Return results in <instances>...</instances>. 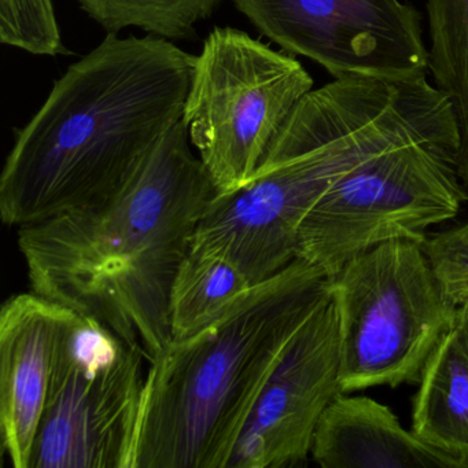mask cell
Here are the masks:
<instances>
[{
	"label": "cell",
	"mask_w": 468,
	"mask_h": 468,
	"mask_svg": "<svg viewBox=\"0 0 468 468\" xmlns=\"http://www.w3.org/2000/svg\"><path fill=\"white\" fill-rule=\"evenodd\" d=\"M81 10L105 29L117 35L139 28L168 40L196 37V27L212 17L221 0H78Z\"/></svg>",
	"instance_id": "obj_16"
},
{
	"label": "cell",
	"mask_w": 468,
	"mask_h": 468,
	"mask_svg": "<svg viewBox=\"0 0 468 468\" xmlns=\"http://www.w3.org/2000/svg\"><path fill=\"white\" fill-rule=\"evenodd\" d=\"M338 317L344 393L416 383L457 309L421 243L394 240L330 278Z\"/></svg>",
	"instance_id": "obj_5"
},
{
	"label": "cell",
	"mask_w": 468,
	"mask_h": 468,
	"mask_svg": "<svg viewBox=\"0 0 468 468\" xmlns=\"http://www.w3.org/2000/svg\"><path fill=\"white\" fill-rule=\"evenodd\" d=\"M421 245L446 297L456 308L468 305V223L427 237Z\"/></svg>",
	"instance_id": "obj_18"
},
{
	"label": "cell",
	"mask_w": 468,
	"mask_h": 468,
	"mask_svg": "<svg viewBox=\"0 0 468 468\" xmlns=\"http://www.w3.org/2000/svg\"><path fill=\"white\" fill-rule=\"evenodd\" d=\"M197 57L171 40L106 35L16 133L0 215L29 226L106 201L183 119Z\"/></svg>",
	"instance_id": "obj_2"
},
{
	"label": "cell",
	"mask_w": 468,
	"mask_h": 468,
	"mask_svg": "<svg viewBox=\"0 0 468 468\" xmlns=\"http://www.w3.org/2000/svg\"><path fill=\"white\" fill-rule=\"evenodd\" d=\"M0 43L32 56L68 54L53 0H0Z\"/></svg>",
	"instance_id": "obj_17"
},
{
	"label": "cell",
	"mask_w": 468,
	"mask_h": 468,
	"mask_svg": "<svg viewBox=\"0 0 468 468\" xmlns=\"http://www.w3.org/2000/svg\"><path fill=\"white\" fill-rule=\"evenodd\" d=\"M330 290L301 259L150 361L133 468H227L290 341Z\"/></svg>",
	"instance_id": "obj_4"
},
{
	"label": "cell",
	"mask_w": 468,
	"mask_h": 468,
	"mask_svg": "<svg viewBox=\"0 0 468 468\" xmlns=\"http://www.w3.org/2000/svg\"><path fill=\"white\" fill-rule=\"evenodd\" d=\"M456 327L468 350V305L457 309Z\"/></svg>",
	"instance_id": "obj_19"
},
{
	"label": "cell",
	"mask_w": 468,
	"mask_h": 468,
	"mask_svg": "<svg viewBox=\"0 0 468 468\" xmlns=\"http://www.w3.org/2000/svg\"><path fill=\"white\" fill-rule=\"evenodd\" d=\"M427 18L430 72L453 105L460 138L457 172L468 191V0H427Z\"/></svg>",
	"instance_id": "obj_15"
},
{
	"label": "cell",
	"mask_w": 468,
	"mask_h": 468,
	"mask_svg": "<svg viewBox=\"0 0 468 468\" xmlns=\"http://www.w3.org/2000/svg\"><path fill=\"white\" fill-rule=\"evenodd\" d=\"M144 361L111 328L65 308L29 468H133Z\"/></svg>",
	"instance_id": "obj_8"
},
{
	"label": "cell",
	"mask_w": 468,
	"mask_h": 468,
	"mask_svg": "<svg viewBox=\"0 0 468 468\" xmlns=\"http://www.w3.org/2000/svg\"><path fill=\"white\" fill-rule=\"evenodd\" d=\"M314 79L248 32L215 28L197 57L183 122L218 194L250 182Z\"/></svg>",
	"instance_id": "obj_7"
},
{
	"label": "cell",
	"mask_w": 468,
	"mask_h": 468,
	"mask_svg": "<svg viewBox=\"0 0 468 468\" xmlns=\"http://www.w3.org/2000/svg\"><path fill=\"white\" fill-rule=\"evenodd\" d=\"M284 53L305 57L334 79L427 78L429 48L418 10L401 0H232Z\"/></svg>",
	"instance_id": "obj_9"
},
{
	"label": "cell",
	"mask_w": 468,
	"mask_h": 468,
	"mask_svg": "<svg viewBox=\"0 0 468 468\" xmlns=\"http://www.w3.org/2000/svg\"><path fill=\"white\" fill-rule=\"evenodd\" d=\"M183 120L106 201L18 229L32 292L111 328L154 360L172 339L169 298L218 190Z\"/></svg>",
	"instance_id": "obj_1"
},
{
	"label": "cell",
	"mask_w": 468,
	"mask_h": 468,
	"mask_svg": "<svg viewBox=\"0 0 468 468\" xmlns=\"http://www.w3.org/2000/svg\"><path fill=\"white\" fill-rule=\"evenodd\" d=\"M251 287L232 262L218 254L190 248L172 284L169 298L172 339L198 333Z\"/></svg>",
	"instance_id": "obj_14"
},
{
	"label": "cell",
	"mask_w": 468,
	"mask_h": 468,
	"mask_svg": "<svg viewBox=\"0 0 468 468\" xmlns=\"http://www.w3.org/2000/svg\"><path fill=\"white\" fill-rule=\"evenodd\" d=\"M341 386L338 317L331 289L301 325L262 388L227 468L295 467Z\"/></svg>",
	"instance_id": "obj_10"
},
{
	"label": "cell",
	"mask_w": 468,
	"mask_h": 468,
	"mask_svg": "<svg viewBox=\"0 0 468 468\" xmlns=\"http://www.w3.org/2000/svg\"><path fill=\"white\" fill-rule=\"evenodd\" d=\"M311 456L323 468H468L405 429L388 405L350 393L323 413Z\"/></svg>",
	"instance_id": "obj_12"
},
{
	"label": "cell",
	"mask_w": 468,
	"mask_h": 468,
	"mask_svg": "<svg viewBox=\"0 0 468 468\" xmlns=\"http://www.w3.org/2000/svg\"><path fill=\"white\" fill-rule=\"evenodd\" d=\"M457 152L452 144H407L342 177L301 224L297 259L331 278L383 243H423L431 227L456 218L468 199Z\"/></svg>",
	"instance_id": "obj_6"
},
{
	"label": "cell",
	"mask_w": 468,
	"mask_h": 468,
	"mask_svg": "<svg viewBox=\"0 0 468 468\" xmlns=\"http://www.w3.org/2000/svg\"><path fill=\"white\" fill-rule=\"evenodd\" d=\"M65 306L13 295L0 311V431L15 468H29L53 372Z\"/></svg>",
	"instance_id": "obj_11"
},
{
	"label": "cell",
	"mask_w": 468,
	"mask_h": 468,
	"mask_svg": "<svg viewBox=\"0 0 468 468\" xmlns=\"http://www.w3.org/2000/svg\"><path fill=\"white\" fill-rule=\"evenodd\" d=\"M418 386L410 430L468 467V350L456 323L430 356Z\"/></svg>",
	"instance_id": "obj_13"
},
{
	"label": "cell",
	"mask_w": 468,
	"mask_h": 468,
	"mask_svg": "<svg viewBox=\"0 0 468 468\" xmlns=\"http://www.w3.org/2000/svg\"><path fill=\"white\" fill-rule=\"evenodd\" d=\"M452 125L448 102L426 79H334L292 109L250 182L216 194L191 248L262 283L297 259L301 224L336 182L388 150L445 144Z\"/></svg>",
	"instance_id": "obj_3"
}]
</instances>
